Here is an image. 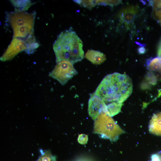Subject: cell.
Instances as JSON below:
<instances>
[{"label":"cell","mask_w":161,"mask_h":161,"mask_svg":"<svg viewBox=\"0 0 161 161\" xmlns=\"http://www.w3.org/2000/svg\"><path fill=\"white\" fill-rule=\"evenodd\" d=\"M132 90V82L129 76L114 72L106 75L94 93L107 104L114 102L123 103Z\"/></svg>","instance_id":"1"},{"label":"cell","mask_w":161,"mask_h":161,"mask_svg":"<svg viewBox=\"0 0 161 161\" xmlns=\"http://www.w3.org/2000/svg\"><path fill=\"white\" fill-rule=\"evenodd\" d=\"M83 43L71 27L61 32L53 44L56 63L67 61L74 64L84 56Z\"/></svg>","instance_id":"2"},{"label":"cell","mask_w":161,"mask_h":161,"mask_svg":"<svg viewBox=\"0 0 161 161\" xmlns=\"http://www.w3.org/2000/svg\"><path fill=\"white\" fill-rule=\"evenodd\" d=\"M35 11L11 12L7 15V20L13 30V38H24L34 31Z\"/></svg>","instance_id":"3"},{"label":"cell","mask_w":161,"mask_h":161,"mask_svg":"<svg viewBox=\"0 0 161 161\" xmlns=\"http://www.w3.org/2000/svg\"><path fill=\"white\" fill-rule=\"evenodd\" d=\"M95 120L93 133L102 138L115 142L120 135L125 133L111 117L105 113L102 112Z\"/></svg>","instance_id":"4"},{"label":"cell","mask_w":161,"mask_h":161,"mask_svg":"<svg viewBox=\"0 0 161 161\" xmlns=\"http://www.w3.org/2000/svg\"><path fill=\"white\" fill-rule=\"evenodd\" d=\"M78 73L72 63L69 61H62L57 63L49 76L64 85Z\"/></svg>","instance_id":"5"},{"label":"cell","mask_w":161,"mask_h":161,"mask_svg":"<svg viewBox=\"0 0 161 161\" xmlns=\"http://www.w3.org/2000/svg\"><path fill=\"white\" fill-rule=\"evenodd\" d=\"M26 49L25 41L20 38H13L6 50L1 57L0 61H5L10 60Z\"/></svg>","instance_id":"6"},{"label":"cell","mask_w":161,"mask_h":161,"mask_svg":"<svg viewBox=\"0 0 161 161\" xmlns=\"http://www.w3.org/2000/svg\"><path fill=\"white\" fill-rule=\"evenodd\" d=\"M106 105L104 101L94 93L90 95L88 101V112L89 116L95 120L102 112L106 113Z\"/></svg>","instance_id":"7"},{"label":"cell","mask_w":161,"mask_h":161,"mask_svg":"<svg viewBox=\"0 0 161 161\" xmlns=\"http://www.w3.org/2000/svg\"><path fill=\"white\" fill-rule=\"evenodd\" d=\"M138 12V7L136 6H129L122 9L119 16L120 20L123 22L127 28H129L133 22Z\"/></svg>","instance_id":"8"},{"label":"cell","mask_w":161,"mask_h":161,"mask_svg":"<svg viewBox=\"0 0 161 161\" xmlns=\"http://www.w3.org/2000/svg\"><path fill=\"white\" fill-rule=\"evenodd\" d=\"M148 130L150 133L161 136V112L153 115L150 121Z\"/></svg>","instance_id":"9"},{"label":"cell","mask_w":161,"mask_h":161,"mask_svg":"<svg viewBox=\"0 0 161 161\" xmlns=\"http://www.w3.org/2000/svg\"><path fill=\"white\" fill-rule=\"evenodd\" d=\"M85 58L95 64H100L106 59L105 55L100 51L88 50L85 54Z\"/></svg>","instance_id":"10"},{"label":"cell","mask_w":161,"mask_h":161,"mask_svg":"<svg viewBox=\"0 0 161 161\" xmlns=\"http://www.w3.org/2000/svg\"><path fill=\"white\" fill-rule=\"evenodd\" d=\"M25 41L27 49L24 51L29 55L32 54L39 46V44L36 41L34 32H32L28 36Z\"/></svg>","instance_id":"11"},{"label":"cell","mask_w":161,"mask_h":161,"mask_svg":"<svg viewBox=\"0 0 161 161\" xmlns=\"http://www.w3.org/2000/svg\"><path fill=\"white\" fill-rule=\"evenodd\" d=\"M10 2L15 7V11H25L33 3L30 0H11Z\"/></svg>","instance_id":"12"},{"label":"cell","mask_w":161,"mask_h":161,"mask_svg":"<svg viewBox=\"0 0 161 161\" xmlns=\"http://www.w3.org/2000/svg\"><path fill=\"white\" fill-rule=\"evenodd\" d=\"M148 69L161 73V57H156L150 58L147 61Z\"/></svg>","instance_id":"13"},{"label":"cell","mask_w":161,"mask_h":161,"mask_svg":"<svg viewBox=\"0 0 161 161\" xmlns=\"http://www.w3.org/2000/svg\"><path fill=\"white\" fill-rule=\"evenodd\" d=\"M123 104V103L114 102L106 104V113L111 117L117 114L120 112Z\"/></svg>","instance_id":"14"},{"label":"cell","mask_w":161,"mask_h":161,"mask_svg":"<svg viewBox=\"0 0 161 161\" xmlns=\"http://www.w3.org/2000/svg\"><path fill=\"white\" fill-rule=\"evenodd\" d=\"M75 2L80 6L88 8L91 9L96 5L95 0H76Z\"/></svg>","instance_id":"15"},{"label":"cell","mask_w":161,"mask_h":161,"mask_svg":"<svg viewBox=\"0 0 161 161\" xmlns=\"http://www.w3.org/2000/svg\"><path fill=\"white\" fill-rule=\"evenodd\" d=\"M36 161H55L54 157L50 152L47 151L42 154Z\"/></svg>","instance_id":"16"},{"label":"cell","mask_w":161,"mask_h":161,"mask_svg":"<svg viewBox=\"0 0 161 161\" xmlns=\"http://www.w3.org/2000/svg\"><path fill=\"white\" fill-rule=\"evenodd\" d=\"M121 1L119 0H98V5H116L119 4Z\"/></svg>","instance_id":"17"},{"label":"cell","mask_w":161,"mask_h":161,"mask_svg":"<svg viewBox=\"0 0 161 161\" xmlns=\"http://www.w3.org/2000/svg\"><path fill=\"white\" fill-rule=\"evenodd\" d=\"M78 142L80 144H86L88 140V136L84 134H80L78 136Z\"/></svg>","instance_id":"18"},{"label":"cell","mask_w":161,"mask_h":161,"mask_svg":"<svg viewBox=\"0 0 161 161\" xmlns=\"http://www.w3.org/2000/svg\"><path fill=\"white\" fill-rule=\"evenodd\" d=\"M155 17L161 26V9H154Z\"/></svg>","instance_id":"19"},{"label":"cell","mask_w":161,"mask_h":161,"mask_svg":"<svg viewBox=\"0 0 161 161\" xmlns=\"http://www.w3.org/2000/svg\"><path fill=\"white\" fill-rule=\"evenodd\" d=\"M151 158V161H161V153L159 152L153 154Z\"/></svg>","instance_id":"20"},{"label":"cell","mask_w":161,"mask_h":161,"mask_svg":"<svg viewBox=\"0 0 161 161\" xmlns=\"http://www.w3.org/2000/svg\"><path fill=\"white\" fill-rule=\"evenodd\" d=\"M152 2L154 9H161V0H155Z\"/></svg>","instance_id":"21"},{"label":"cell","mask_w":161,"mask_h":161,"mask_svg":"<svg viewBox=\"0 0 161 161\" xmlns=\"http://www.w3.org/2000/svg\"><path fill=\"white\" fill-rule=\"evenodd\" d=\"M158 57H161V39L158 45L157 50Z\"/></svg>","instance_id":"22"},{"label":"cell","mask_w":161,"mask_h":161,"mask_svg":"<svg viewBox=\"0 0 161 161\" xmlns=\"http://www.w3.org/2000/svg\"><path fill=\"white\" fill-rule=\"evenodd\" d=\"M138 52L140 54H143L146 51V49L143 46H140L138 49Z\"/></svg>","instance_id":"23"}]
</instances>
